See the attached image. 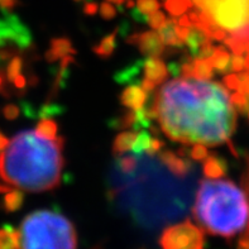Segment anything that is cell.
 I'll return each mask as SVG.
<instances>
[{
	"mask_svg": "<svg viewBox=\"0 0 249 249\" xmlns=\"http://www.w3.org/2000/svg\"><path fill=\"white\" fill-rule=\"evenodd\" d=\"M137 132H122L114 139L111 152L114 156H122L129 149H132L133 144L136 142Z\"/></svg>",
	"mask_w": 249,
	"mask_h": 249,
	"instance_id": "9a60e30c",
	"label": "cell"
},
{
	"mask_svg": "<svg viewBox=\"0 0 249 249\" xmlns=\"http://www.w3.org/2000/svg\"><path fill=\"white\" fill-rule=\"evenodd\" d=\"M156 86L157 85H156L155 82L149 81L148 79H143L142 81H141V88H142L145 92H152L156 89Z\"/></svg>",
	"mask_w": 249,
	"mask_h": 249,
	"instance_id": "74e56055",
	"label": "cell"
},
{
	"mask_svg": "<svg viewBox=\"0 0 249 249\" xmlns=\"http://www.w3.org/2000/svg\"><path fill=\"white\" fill-rule=\"evenodd\" d=\"M144 79L161 85L168 79V67L160 57H147L142 63Z\"/></svg>",
	"mask_w": 249,
	"mask_h": 249,
	"instance_id": "ba28073f",
	"label": "cell"
},
{
	"mask_svg": "<svg viewBox=\"0 0 249 249\" xmlns=\"http://www.w3.org/2000/svg\"><path fill=\"white\" fill-rule=\"evenodd\" d=\"M176 25H177V19L176 18H170L166 20L161 28L158 29V35L161 36L162 41L166 46L168 47H175V48H182L183 43L177 38L176 36Z\"/></svg>",
	"mask_w": 249,
	"mask_h": 249,
	"instance_id": "7c38bea8",
	"label": "cell"
},
{
	"mask_svg": "<svg viewBox=\"0 0 249 249\" xmlns=\"http://www.w3.org/2000/svg\"><path fill=\"white\" fill-rule=\"evenodd\" d=\"M152 142V137L149 134L148 130H142V132H139L137 134L136 142L133 144L132 151L133 153L136 156H142L144 155L147 149L149 148V145H151Z\"/></svg>",
	"mask_w": 249,
	"mask_h": 249,
	"instance_id": "44dd1931",
	"label": "cell"
},
{
	"mask_svg": "<svg viewBox=\"0 0 249 249\" xmlns=\"http://www.w3.org/2000/svg\"><path fill=\"white\" fill-rule=\"evenodd\" d=\"M65 139H47L36 130H23L0 152V180L28 193H44L60 186Z\"/></svg>",
	"mask_w": 249,
	"mask_h": 249,
	"instance_id": "7a4b0ae2",
	"label": "cell"
},
{
	"mask_svg": "<svg viewBox=\"0 0 249 249\" xmlns=\"http://www.w3.org/2000/svg\"><path fill=\"white\" fill-rule=\"evenodd\" d=\"M107 1H109V3H113V4H117L118 6H120L125 1V0H107Z\"/></svg>",
	"mask_w": 249,
	"mask_h": 249,
	"instance_id": "7bdbcfd3",
	"label": "cell"
},
{
	"mask_svg": "<svg viewBox=\"0 0 249 249\" xmlns=\"http://www.w3.org/2000/svg\"><path fill=\"white\" fill-rule=\"evenodd\" d=\"M223 84L229 90H237L239 91L240 89V77L239 73H227L223 79Z\"/></svg>",
	"mask_w": 249,
	"mask_h": 249,
	"instance_id": "f546056e",
	"label": "cell"
},
{
	"mask_svg": "<svg viewBox=\"0 0 249 249\" xmlns=\"http://www.w3.org/2000/svg\"><path fill=\"white\" fill-rule=\"evenodd\" d=\"M202 170H204V175H205L206 178L218 180V178H221L227 175L228 164L223 158L212 155L204 161Z\"/></svg>",
	"mask_w": 249,
	"mask_h": 249,
	"instance_id": "8fae6325",
	"label": "cell"
},
{
	"mask_svg": "<svg viewBox=\"0 0 249 249\" xmlns=\"http://www.w3.org/2000/svg\"><path fill=\"white\" fill-rule=\"evenodd\" d=\"M13 187H10L9 185H5V183H0V193H9L12 191Z\"/></svg>",
	"mask_w": 249,
	"mask_h": 249,
	"instance_id": "b9f144b4",
	"label": "cell"
},
{
	"mask_svg": "<svg viewBox=\"0 0 249 249\" xmlns=\"http://www.w3.org/2000/svg\"><path fill=\"white\" fill-rule=\"evenodd\" d=\"M190 157L193 158L194 161H205L209 157V151L206 145L204 144H193V148L190 149Z\"/></svg>",
	"mask_w": 249,
	"mask_h": 249,
	"instance_id": "83f0119b",
	"label": "cell"
},
{
	"mask_svg": "<svg viewBox=\"0 0 249 249\" xmlns=\"http://www.w3.org/2000/svg\"><path fill=\"white\" fill-rule=\"evenodd\" d=\"M209 62L218 72L228 73L231 71V56L224 47H216Z\"/></svg>",
	"mask_w": 249,
	"mask_h": 249,
	"instance_id": "4fadbf2b",
	"label": "cell"
},
{
	"mask_svg": "<svg viewBox=\"0 0 249 249\" xmlns=\"http://www.w3.org/2000/svg\"><path fill=\"white\" fill-rule=\"evenodd\" d=\"M163 145H164V143L162 142V141H160V139H157V138H152L151 145H149V148L147 149V152H145V155L147 156L157 155V153H160V152L162 151Z\"/></svg>",
	"mask_w": 249,
	"mask_h": 249,
	"instance_id": "1f68e13d",
	"label": "cell"
},
{
	"mask_svg": "<svg viewBox=\"0 0 249 249\" xmlns=\"http://www.w3.org/2000/svg\"><path fill=\"white\" fill-rule=\"evenodd\" d=\"M99 8H100V5L98 3H95L92 0H86L84 8H82V12L85 13L86 16H95L99 12Z\"/></svg>",
	"mask_w": 249,
	"mask_h": 249,
	"instance_id": "d6a6232c",
	"label": "cell"
},
{
	"mask_svg": "<svg viewBox=\"0 0 249 249\" xmlns=\"http://www.w3.org/2000/svg\"><path fill=\"white\" fill-rule=\"evenodd\" d=\"M160 246L162 249H204V231L191 220L170 225L162 231Z\"/></svg>",
	"mask_w": 249,
	"mask_h": 249,
	"instance_id": "5b68a950",
	"label": "cell"
},
{
	"mask_svg": "<svg viewBox=\"0 0 249 249\" xmlns=\"http://www.w3.org/2000/svg\"><path fill=\"white\" fill-rule=\"evenodd\" d=\"M166 20H167L166 16L162 12H160V10L152 13L151 16L147 17V23H148V25L153 31H158L166 23Z\"/></svg>",
	"mask_w": 249,
	"mask_h": 249,
	"instance_id": "4316f807",
	"label": "cell"
},
{
	"mask_svg": "<svg viewBox=\"0 0 249 249\" xmlns=\"http://www.w3.org/2000/svg\"><path fill=\"white\" fill-rule=\"evenodd\" d=\"M94 249H101V248H94Z\"/></svg>",
	"mask_w": 249,
	"mask_h": 249,
	"instance_id": "bcb514c9",
	"label": "cell"
},
{
	"mask_svg": "<svg viewBox=\"0 0 249 249\" xmlns=\"http://www.w3.org/2000/svg\"><path fill=\"white\" fill-rule=\"evenodd\" d=\"M193 215L202 231L231 239L249 224V199L233 181H200Z\"/></svg>",
	"mask_w": 249,
	"mask_h": 249,
	"instance_id": "3957f363",
	"label": "cell"
},
{
	"mask_svg": "<svg viewBox=\"0 0 249 249\" xmlns=\"http://www.w3.org/2000/svg\"><path fill=\"white\" fill-rule=\"evenodd\" d=\"M19 231L10 227L0 229V249H18Z\"/></svg>",
	"mask_w": 249,
	"mask_h": 249,
	"instance_id": "2e32d148",
	"label": "cell"
},
{
	"mask_svg": "<svg viewBox=\"0 0 249 249\" xmlns=\"http://www.w3.org/2000/svg\"><path fill=\"white\" fill-rule=\"evenodd\" d=\"M239 77H240L239 91L249 96V71H246V72H244V71L243 72H239Z\"/></svg>",
	"mask_w": 249,
	"mask_h": 249,
	"instance_id": "836d02e7",
	"label": "cell"
},
{
	"mask_svg": "<svg viewBox=\"0 0 249 249\" xmlns=\"http://www.w3.org/2000/svg\"><path fill=\"white\" fill-rule=\"evenodd\" d=\"M177 22H178V25H181V27H186V28H191L193 27L191 22H190L189 16H181Z\"/></svg>",
	"mask_w": 249,
	"mask_h": 249,
	"instance_id": "60d3db41",
	"label": "cell"
},
{
	"mask_svg": "<svg viewBox=\"0 0 249 249\" xmlns=\"http://www.w3.org/2000/svg\"><path fill=\"white\" fill-rule=\"evenodd\" d=\"M111 126L115 129H128L130 126H134L136 124V111L128 110L123 113L117 119H113L110 122Z\"/></svg>",
	"mask_w": 249,
	"mask_h": 249,
	"instance_id": "7402d4cb",
	"label": "cell"
},
{
	"mask_svg": "<svg viewBox=\"0 0 249 249\" xmlns=\"http://www.w3.org/2000/svg\"><path fill=\"white\" fill-rule=\"evenodd\" d=\"M99 12H100L101 18H104L105 20H111V19H114L117 17V9H115V6L111 3H109V1H104V3L100 4Z\"/></svg>",
	"mask_w": 249,
	"mask_h": 249,
	"instance_id": "f1b7e54d",
	"label": "cell"
},
{
	"mask_svg": "<svg viewBox=\"0 0 249 249\" xmlns=\"http://www.w3.org/2000/svg\"><path fill=\"white\" fill-rule=\"evenodd\" d=\"M18 249H77L71 220L54 210H37L23 219Z\"/></svg>",
	"mask_w": 249,
	"mask_h": 249,
	"instance_id": "277c9868",
	"label": "cell"
},
{
	"mask_svg": "<svg viewBox=\"0 0 249 249\" xmlns=\"http://www.w3.org/2000/svg\"><path fill=\"white\" fill-rule=\"evenodd\" d=\"M190 33H191V28H186V27H181L178 25V22H177L176 25V36L177 38L180 39L182 43H186V41L189 39Z\"/></svg>",
	"mask_w": 249,
	"mask_h": 249,
	"instance_id": "d590c367",
	"label": "cell"
},
{
	"mask_svg": "<svg viewBox=\"0 0 249 249\" xmlns=\"http://www.w3.org/2000/svg\"><path fill=\"white\" fill-rule=\"evenodd\" d=\"M215 48L212 43H206L205 46H202L201 48H200V52H199V57L197 58H202V60H209L210 57L213 56V53H214Z\"/></svg>",
	"mask_w": 249,
	"mask_h": 249,
	"instance_id": "e575fe53",
	"label": "cell"
},
{
	"mask_svg": "<svg viewBox=\"0 0 249 249\" xmlns=\"http://www.w3.org/2000/svg\"><path fill=\"white\" fill-rule=\"evenodd\" d=\"M248 96V95H247ZM247 115H248V119H249V96H248V111H247Z\"/></svg>",
	"mask_w": 249,
	"mask_h": 249,
	"instance_id": "ee69618b",
	"label": "cell"
},
{
	"mask_svg": "<svg viewBox=\"0 0 249 249\" xmlns=\"http://www.w3.org/2000/svg\"><path fill=\"white\" fill-rule=\"evenodd\" d=\"M24 201V195L20 190L13 189L12 191L6 193L4 197V209L6 212H17L18 209L22 208Z\"/></svg>",
	"mask_w": 249,
	"mask_h": 249,
	"instance_id": "ac0fdd59",
	"label": "cell"
},
{
	"mask_svg": "<svg viewBox=\"0 0 249 249\" xmlns=\"http://www.w3.org/2000/svg\"><path fill=\"white\" fill-rule=\"evenodd\" d=\"M119 170L125 175H133L138 167V161L134 156H124L117 161Z\"/></svg>",
	"mask_w": 249,
	"mask_h": 249,
	"instance_id": "603a6c76",
	"label": "cell"
},
{
	"mask_svg": "<svg viewBox=\"0 0 249 249\" xmlns=\"http://www.w3.org/2000/svg\"><path fill=\"white\" fill-rule=\"evenodd\" d=\"M213 70L214 69L210 65L209 60H202V58H195L194 60V79L209 81L214 76Z\"/></svg>",
	"mask_w": 249,
	"mask_h": 249,
	"instance_id": "e0dca14e",
	"label": "cell"
},
{
	"mask_svg": "<svg viewBox=\"0 0 249 249\" xmlns=\"http://www.w3.org/2000/svg\"><path fill=\"white\" fill-rule=\"evenodd\" d=\"M76 53V50L73 48L72 42L69 38L58 37L51 39V48L46 52L44 58L50 63L56 62L58 60H62L63 57L72 56Z\"/></svg>",
	"mask_w": 249,
	"mask_h": 249,
	"instance_id": "30bf717a",
	"label": "cell"
},
{
	"mask_svg": "<svg viewBox=\"0 0 249 249\" xmlns=\"http://www.w3.org/2000/svg\"><path fill=\"white\" fill-rule=\"evenodd\" d=\"M231 70L234 72H243L246 71V58L243 56H237L234 54L231 57Z\"/></svg>",
	"mask_w": 249,
	"mask_h": 249,
	"instance_id": "4dcf8cb0",
	"label": "cell"
},
{
	"mask_svg": "<svg viewBox=\"0 0 249 249\" xmlns=\"http://www.w3.org/2000/svg\"><path fill=\"white\" fill-rule=\"evenodd\" d=\"M120 103L123 107H128L130 110L137 111L142 109L147 103V92L137 84L130 85L124 89L120 95Z\"/></svg>",
	"mask_w": 249,
	"mask_h": 249,
	"instance_id": "9c48e42d",
	"label": "cell"
},
{
	"mask_svg": "<svg viewBox=\"0 0 249 249\" xmlns=\"http://www.w3.org/2000/svg\"><path fill=\"white\" fill-rule=\"evenodd\" d=\"M237 249H249V235L244 234L243 237L240 238L238 242Z\"/></svg>",
	"mask_w": 249,
	"mask_h": 249,
	"instance_id": "ab89813d",
	"label": "cell"
},
{
	"mask_svg": "<svg viewBox=\"0 0 249 249\" xmlns=\"http://www.w3.org/2000/svg\"><path fill=\"white\" fill-rule=\"evenodd\" d=\"M73 1H76V3H80V1H84V0H73Z\"/></svg>",
	"mask_w": 249,
	"mask_h": 249,
	"instance_id": "f6af8a7d",
	"label": "cell"
},
{
	"mask_svg": "<svg viewBox=\"0 0 249 249\" xmlns=\"http://www.w3.org/2000/svg\"><path fill=\"white\" fill-rule=\"evenodd\" d=\"M63 111V107L58 104H53L48 101L47 104L43 105L39 110V118L41 119H52V117L60 115Z\"/></svg>",
	"mask_w": 249,
	"mask_h": 249,
	"instance_id": "484cf974",
	"label": "cell"
},
{
	"mask_svg": "<svg viewBox=\"0 0 249 249\" xmlns=\"http://www.w3.org/2000/svg\"><path fill=\"white\" fill-rule=\"evenodd\" d=\"M136 8L145 17H148L152 13L158 12L161 8V4L158 0H137Z\"/></svg>",
	"mask_w": 249,
	"mask_h": 249,
	"instance_id": "cb8c5ba5",
	"label": "cell"
},
{
	"mask_svg": "<svg viewBox=\"0 0 249 249\" xmlns=\"http://www.w3.org/2000/svg\"><path fill=\"white\" fill-rule=\"evenodd\" d=\"M19 109L16 105H9V107H5V117L8 119H14V118L18 117Z\"/></svg>",
	"mask_w": 249,
	"mask_h": 249,
	"instance_id": "8d00e7d4",
	"label": "cell"
},
{
	"mask_svg": "<svg viewBox=\"0 0 249 249\" xmlns=\"http://www.w3.org/2000/svg\"><path fill=\"white\" fill-rule=\"evenodd\" d=\"M193 0H166L164 8L172 17H181L193 6Z\"/></svg>",
	"mask_w": 249,
	"mask_h": 249,
	"instance_id": "d6986e66",
	"label": "cell"
},
{
	"mask_svg": "<svg viewBox=\"0 0 249 249\" xmlns=\"http://www.w3.org/2000/svg\"><path fill=\"white\" fill-rule=\"evenodd\" d=\"M158 160L163 166L167 167L171 174L174 176L178 177V178H183L190 174L191 170V162L181 158L174 153L172 151H161L158 153Z\"/></svg>",
	"mask_w": 249,
	"mask_h": 249,
	"instance_id": "52a82bcc",
	"label": "cell"
},
{
	"mask_svg": "<svg viewBox=\"0 0 249 249\" xmlns=\"http://www.w3.org/2000/svg\"><path fill=\"white\" fill-rule=\"evenodd\" d=\"M152 105L161 129L175 142L206 147L227 143L237 156L231 144L237 113L227 88L219 82L175 79L162 86Z\"/></svg>",
	"mask_w": 249,
	"mask_h": 249,
	"instance_id": "6da1fadb",
	"label": "cell"
},
{
	"mask_svg": "<svg viewBox=\"0 0 249 249\" xmlns=\"http://www.w3.org/2000/svg\"><path fill=\"white\" fill-rule=\"evenodd\" d=\"M126 42L137 46L139 52L145 57H161L166 51V44L161 36L156 31H145L142 33H134L129 36Z\"/></svg>",
	"mask_w": 249,
	"mask_h": 249,
	"instance_id": "8992f818",
	"label": "cell"
},
{
	"mask_svg": "<svg viewBox=\"0 0 249 249\" xmlns=\"http://www.w3.org/2000/svg\"><path fill=\"white\" fill-rule=\"evenodd\" d=\"M119 29H115L114 32H111L110 35L105 36L98 44H95L92 47V51L96 56H99L100 58H110L111 54L114 53V51L117 48V36Z\"/></svg>",
	"mask_w": 249,
	"mask_h": 249,
	"instance_id": "5bb4252c",
	"label": "cell"
},
{
	"mask_svg": "<svg viewBox=\"0 0 249 249\" xmlns=\"http://www.w3.org/2000/svg\"><path fill=\"white\" fill-rule=\"evenodd\" d=\"M231 103L239 113L247 114L248 111V96L240 91H235L231 96Z\"/></svg>",
	"mask_w": 249,
	"mask_h": 249,
	"instance_id": "d4e9b609",
	"label": "cell"
},
{
	"mask_svg": "<svg viewBox=\"0 0 249 249\" xmlns=\"http://www.w3.org/2000/svg\"><path fill=\"white\" fill-rule=\"evenodd\" d=\"M18 4V0H0V8L1 9L10 10Z\"/></svg>",
	"mask_w": 249,
	"mask_h": 249,
	"instance_id": "f35d334b",
	"label": "cell"
},
{
	"mask_svg": "<svg viewBox=\"0 0 249 249\" xmlns=\"http://www.w3.org/2000/svg\"><path fill=\"white\" fill-rule=\"evenodd\" d=\"M35 130L39 134V136L44 137V138L56 139L58 125H57L56 122L52 119H42L41 122L37 124Z\"/></svg>",
	"mask_w": 249,
	"mask_h": 249,
	"instance_id": "ffe728a7",
	"label": "cell"
}]
</instances>
